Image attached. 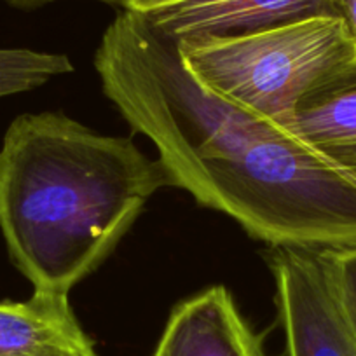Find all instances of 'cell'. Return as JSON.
Instances as JSON below:
<instances>
[{"label": "cell", "mask_w": 356, "mask_h": 356, "mask_svg": "<svg viewBox=\"0 0 356 356\" xmlns=\"http://www.w3.org/2000/svg\"><path fill=\"white\" fill-rule=\"evenodd\" d=\"M104 93L157 149L173 187L271 246L356 243V186L292 131L204 88L178 44L119 13L95 56Z\"/></svg>", "instance_id": "obj_1"}, {"label": "cell", "mask_w": 356, "mask_h": 356, "mask_svg": "<svg viewBox=\"0 0 356 356\" xmlns=\"http://www.w3.org/2000/svg\"><path fill=\"white\" fill-rule=\"evenodd\" d=\"M173 187L131 138L60 114H23L0 147V231L33 292L68 296L114 252L147 201Z\"/></svg>", "instance_id": "obj_2"}, {"label": "cell", "mask_w": 356, "mask_h": 356, "mask_svg": "<svg viewBox=\"0 0 356 356\" xmlns=\"http://www.w3.org/2000/svg\"><path fill=\"white\" fill-rule=\"evenodd\" d=\"M178 49L187 70L211 93L289 131L311 89L356 60L355 44L335 16L178 44Z\"/></svg>", "instance_id": "obj_3"}, {"label": "cell", "mask_w": 356, "mask_h": 356, "mask_svg": "<svg viewBox=\"0 0 356 356\" xmlns=\"http://www.w3.org/2000/svg\"><path fill=\"white\" fill-rule=\"evenodd\" d=\"M267 260L289 356H356L321 250L273 246Z\"/></svg>", "instance_id": "obj_4"}, {"label": "cell", "mask_w": 356, "mask_h": 356, "mask_svg": "<svg viewBox=\"0 0 356 356\" xmlns=\"http://www.w3.org/2000/svg\"><path fill=\"white\" fill-rule=\"evenodd\" d=\"M126 11L177 44L246 35L300 19L335 16L330 0H128Z\"/></svg>", "instance_id": "obj_5"}, {"label": "cell", "mask_w": 356, "mask_h": 356, "mask_svg": "<svg viewBox=\"0 0 356 356\" xmlns=\"http://www.w3.org/2000/svg\"><path fill=\"white\" fill-rule=\"evenodd\" d=\"M152 356H267L224 285L210 286L171 311Z\"/></svg>", "instance_id": "obj_6"}, {"label": "cell", "mask_w": 356, "mask_h": 356, "mask_svg": "<svg viewBox=\"0 0 356 356\" xmlns=\"http://www.w3.org/2000/svg\"><path fill=\"white\" fill-rule=\"evenodd\" d=\"M290 131L356 186V60L300 100Z\"/></svg>", "instance_id": "obj_7"}, {"label": "cell", "mask_w": 356, "mask_h": 356, "mask_svg": "<svg viewBox=\"0 0 356 356\" xmlns=\"http://www.w3.org/2000/svg\"><path fill=\"white\" fill-rule=\"evenodd\" d=\"M0 356H98L68 296L0 300Z\"/></svg>", "instance_id": "obj_8"}, {"label": "cell", "mask_w": 356, "mask_h": 356, "mask_svg": "<svg viewBox=\"0 0 356 356\" xmlns=\"http://www.w3.org/2000/svg\"><path fill=\"white\" fill-rule=\"evenodd\" d=\"M72 70V61L63 54L0 49V98L25 93Z\"/></svg>", "instance_id": "obj_9"}, {"label": "cell", "mask_w": 356, "mask_h": 356, "mask_svg": "<svg viewBox=\"0 0 356 356\" xmlns=\"http://www.w3.org/2000/svg\"><path fill=\"white\" fill-rule=\"evenodd\" d=\"M334 293L356 341V243L321 248Z\"/></svg>", "instance_id": "obj_10"}, {"label": "cell", "mask_w": 356, "mask_h": 356, "mask_svg": "<svg viewBox=\"0 0 356 356\" xmlns=\"http://www.w3.org/2000/svg\"><path fill=\"white\" fill-rule=\"evenodd\" d=\"M335 16L344 23L356 49V0H330Z\"/></svg>", "instance_id": "obj_11"}, {"label": "cell", "mask_w": 356, "mask_h": 356, "mask_svg": "<svg viewBox=\"0 0 356 356\" xmlns=\"http://www.w3.org/2000/svg\"><path fill=\"white\" fill-rule=\"evenodd\" d=\"M8 2L9 6L13 8H19V9H35L40 8V6L51 4V2H56V0H4ZM98 2H104V4H112V6H119V8L126 9V2L128 0H98Z\"/></svg>", "instance_id": "obj_12"}]
</instances>
